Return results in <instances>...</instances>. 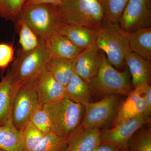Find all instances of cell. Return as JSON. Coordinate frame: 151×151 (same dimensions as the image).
<instances>
[{"instance_id": "1", "label": "cell", "mask_w": 151, "mask_h": 151, "mask_svg": "<svg viewBox=\"0 0 151 151\" xmlns=\"http://www.w3.org/2000/svg\"><path fill=\"white\" fill-rule=\"evenodd\" d=\"M95 45L105 53L107 59L117 70L125 69V59L130 50L129 33L122 29L119 23L103 22L97 28Z\"/></svg>"}, {"instance_id": "2", "label": "cell", "mask_w": 151, "mask_h": 151, "mask_svg": "<svg viewBox=\"0 0 151 151\" xmlns=\"http://www.w3.org/2000/svg\"><path fill=\"white\" fill-rule=\"evenodd\" d=\"M48 115L53 133L68 137L81 124L84 113V105L64 97L42 105Z\"/></svg>"}, {"instance_id": "3", "label": "cell", "mask_w": 151, "mask_h": 151, "mask_svg": "<svg viewBox=\"0 0 151 151\" xmlns=\"http://www.w3.org/2000/svg\"><path fill=\"white\" fill-rule=\"evenodd\" d=\"M45 42L40 39L38 46L28 52H21L9 70L14 83L19 88L34 83L38 75L45 70L50 59Z\"/></svg>"}, {"instance_id": "4", "label": "cell", "mask_w": 151, "mask_h": 151, "mask_svg": "<svg viewBox=\"0 0 151 151\" xmlns=\"http://www.w3.org/2000/svg\"><path fill=\"white\" fill-rule=\"evenodd\" d=\"M16 21L26 24L43 40L62 22L58 7L44 4L24 5Z\"/></svg>"}, {"instance_id": "5", "label": "cell", "mask_w": 151, "mask_h": 151, "mask_svg": "<svg viewBox=\"0 0 151 151\" xmlns=\"http://www.w3.org/2000/svg\"><path fill=\"white\" fill-rule=\"evenodd\" d=\"M89 84L94 94L103 97L113 94L127 96L134 89L126 68L117 70L102 51L98 72Z\"/></svg>"}, {"instance_id": "6", "label": "cell", "mask_w": 151, "mask_h": 151, "mask_svg": "<svg viewBox=\"0 0 151 151\" xmlns=\"http://www.w3.org/2000/svg\"><path fill=\"white\" fill-rule=\"evenodd\" d=\"M58 7L63 22L98 28L103 22L98 0H65Z\"/></svg>"}, {"instance_id": "7", "label": "cell", "mask_w": 151, "mask_h": 151, "mask_svg": "<svg viewBox=\"0 0 151 151\" xmlns=\"http://www.w3.org/2000/svg\"><path fill=\"white\" fill-rule=\"evenodd\" d=\"M120 95L106 96L97 102L84 105V115L79 127L83 129H100L113 122L122 103Z\"/></svg>"}, {"instance_id": "8", "label": "cell", "mask_w": 151, "mask_h": 151, "mask_svg": "<svg viewBox=\"0 0 151 151\" xmlns=\"http://www.w3.org/2000/svg\"><path fill=\"white\" fill-rule=\"evenodd\" d=\"M34 83L21 86L16 93L12 111L14 126L22 131L30 121L34 111L40 105Z\"/></svg>"}, {"instance_id": "9", "label": "cell", "mask_w": 151, "mask_h": 151, "mask_svg": "<svg viewBox=\"0 0 151 151\" xmlns=\"http://www.w3.org/2000/svg\"><path fill=\"white\" fill-rule=\"evenodd\" d=\"M150 121V117L143 113L111 129L101 131L100 143L111 144L127 150L128 143L133 135Z\"/></svg>"}, {"instance_id": "10", "label": "cell", "mask_w": 151, "mask_h": 151, "mask_svg": "<svg viewBox=\"0 0 151 151\" xmlns=\"http://www.w3.org/2000/svg\"><path fill=\"white\" fill-rule=\"evenodd\" d=\"M119 24L122 29L129 33L151 27V0H129Z\"/></svg>"}, {"instance_id": "11", "label": "cell", "mask_w": 151, "mask_h": 151, "mask_svg": "<svg viewBox=\"0 0 151 151\" xmlns=\"http://www.w3.org/2000/svg\"><path fill=\"white\" fill-rule=\"evenodd\" d=\"M150 85L138 86L130 92L126 100L120 104L117 115L112 122V127L145 113L146 93Z\"/></svg>"}, {"instance_id": "12", "label": "cell", "mask_w": 151, "mask_h": 151, "mask_svg": "<svg viewBox=\"0 0 151 151\" xmlns=\"http://www.w3.org/2000/svg\"><path fill=\"white\" fill-rule=\"evenodd\" d=\"M33 86L40 105L52 103L65 97V86L46 69L37 76Z\"/></svg>"}, {"instance_id": "13", "label": "cell", "mask_w": 151, "mask_h": 151, "mask_svg": "<svg viewBox=\"0 0 151 151\" xmlns=\"http://www.w3.org/2000/svg\"><path fill=\"white\" fill-rule=\"evenodd\" d=\"M101 53L102 51L94 45L82 50L76 58V73L89 84L97 75Z\"/></svg>"}, {"instance_id": "14", "label": "cell", "mask_w": 151, "mask_h": 151, "mask_svg": "<svg viewBox=\"0 0 151 151\" xmlns=\"http://www.w3.org/2000/svg\"><path fill=\"white\" fill-rule=\"evenodd\" d=\"M56 31L66 37L76 46L83 50L95 45L97 28L68 24L61 22Z\"/></svg>"}, {"instance_id": "15", "label": "cell", "mask_w": 151, "mask_h": 151, "mask_svg": "<svg viewBox=\"0 0 151 151\" xmlns=\"http://www.w3.org/2000/svg\"><path fill=\"white\" fill-rule=\"evenodd\" d=\"M101 130L83 129L78 126L68 136L65 151H92L100 144Z\"/></svg>"}, {"instance_id": "16", "label": "cell", "mask_w": 151, "mask_h": 151, "mask_svg": "<svg viewBox=\"0 0 151 151\" xmlns=\"http://www.w3.org/2000/svg\"><path fill=\"white\" fill-rule=\"evenodd\" d=\"M44 40L50 58L74 59L82 51L66 37L57 31H55Z\"/></svg>"}, {"instance_id": "17", "label": "cell", "mask_w": 151, "mask_h": 151, "mask_svg": "<svg viewBox=\"0 0 151 151\" xmlns=\"http://www.w3.org/2000/svg\"><path fill=\"white\" fill-rule=\"evenodd\" d=\"M125 63L132 76L134 88L150 85L151 78V61L130 51L126 55Z\"/></svg>"}, {"instance_id": "18", "label": "cell", "mask_w": 151, "mask_h": 151, "mask_svg": "<svg viewBox=\"0 0 151 151\" xmlns=\"http://www.w3.org/2000/svg\"><path fill=\"white\" fill-rule=\"evenodd\" d=\"M19 88L14 83L8 70L0 81V126L12 120L14 98Z\"/></svg>"}, {"instance_id": "19", "label": "cell", "mask_w": 151, "mask_h": 151, "mask_svg": "<svg viewBox=\"0 0 151 151\" xmlns=\"http://www.w3.org/2000/svg\"><path fill=\"white\" fill-rule=\"evenodd\" d=\"M94 94L90 84L76 73L65 86V97L84 106L92 102V95Z\"/></svg>"}, {"instance_id": "20", "label": "cell", "mask_w": 151, "mask_h": 151, "mask_svg": "<svg viewBox=\"0 0 151 151\" xmlns=\"http://www.w3.org/2000/svg\"><path fill=\"white\" fill-rule=\"evenodd\" d=\"M76 58L74 59L51 58L45 69L58 82L66 86L76 73Z\"/></svg>"}, {"instance_id": "21", "label": "cell", "mask_w": 151, "mask_h": 151, "mask_svg": "<svg viewBox=\"0 0 151 151\" xmlns=\"http://www.w3.org/2000/svg\"><path fill=\"white\" fill-rule=\"evenodd\" d=\"M0 149L4 151H24L22 132L14 126L12 120L0 126Z\"/></svg>"}, {"instance_id": "22", "label": "cell", "mask_w": 151, "mask_h": 151, "mask_svg": "<svg viewBox=\"0 0 151 151\" xmlns=\"http://www.w3.org/2000/svg\"><path fill=\"white\" fill-rule=\"evenodd\" d=\"M129 46L133 53L151 61V27L129 33Z\"/></svg>"}, {"instance_id": "23", "label": "cell", "mask_w": 151, "mask_h": 151, "mask_svg": "<svg viewBox=\"0 0 151 151\" xmlns=\"http://www.w3.org/2000/svg\"><path fill=\"white\" fill-rule=\"evenodd\" d=\"M103 12V22L119 23L129 0H98Z\"/></svg>"}, {"instance_id": "24", "label": "cell", "mask_w": 151, "mask_h": 151, "mask_svg": "<svg viewBox=\"0 0 151 151\" xmlns=\"http://www.w3.org/2000/svg\"><path fill=\"white\" fill-rule=\"evenodd\" d=\"M68 136L61 137L51 132L45 136L42 140L33 151H65Z\"/></svg>"}, {"instance_id": "25", "label": "cell", "mask_w": 151, "mask_h": 151, "mask_svg": "<svg viewBox=\"0 0 151 151\" xmlns=\"http://www.w3.org/2000/svg\"><path fill=\"white\" fill-rule=\"evenodd\" d=\"M127 151H151L150 129L138 130L129 141Z\"/></svg>"}, {"instance_id": "26", "label": "cell", "mask_w": 151, "mask_h": 151, "mask_svg": "<svg viewBox=\"0 0 151 151\" xmlns=\"http://www.w3.org/2000/svg\"><path fill=\"white\" fill-rule=\"evenodd\" d=\"M17 23L19 27V42L22 52H28L36 48L40 41L38 36L26 24L21 22Z\"/></svg>"}, {"instance_id": "27", "label": "cell", "mask_w": 151, "mask_h": 151, "mask_svg": "<svg viewBox=\"0 0 151 151\" xmlns=\"http://www.w3.org/2000/svg\"><path fill=\"white\" fill-rule=\"evenodd\" d=\"M24 151H33L40 144L45 134L29 122L22 130Z\"/></svg>"}, {"instance_id": "28", "label": "cell", "mask_w": 151, "mask_h": 151, "mask_svg": "<svg viewBox=\"0 0 151 151\" xmlns=\"http://www.w3.org/2000/svg\"><path fill=\"white\" fill-rule=\"evenodd\" d=\"M26 0H0V17L6 20H16Z\"/></svg>"}, {"instance_id": "29", "label": "cell", "mask_w": 151, "mask_h": 151, "mask_svg": "<svg viewBox=\"0 0 151 151\" xmlns=\"http://www.w3.org/2000/svg\"><path fill=\"white\" fill-rule=\"evenodd\" d=\"M30 122L45 135L52 132L50 120L42 105H40L33 113Z\"/></svg>"}, {"instance_id": "30", "label": "cell", "mask_w": 151, "mask_h": 151, "mask_svg": "<svg viewBox=\"0 0 151 151\" xmlns=\"http://www.w3.org/2000/svg\"><path fill=\"white\" fill-rule=\"evenodd\" d=\"M13 47L7 43H0V69H4L13 60Z\"/></svg>"}, {"instance_id": "31", "label": "cell", "mask_w": 151, "mask_h": 151, "mask_svg": "<svg viewBox=\"0 0 151 151\" xmlns=\"http://www.w3.org/2000/svg\"><path fill=\"white\" fill-rule=\"evenodd\" d=\"M65 1V0H26L24 5L44 4L58 6Z\"/></svg>"}, {"instance_id": "32", "label": "cell", "mask_w": 151, "mask_h": 151, "mask_svg": "<svg viewBox=\"0 0 151 151\" xmlns=\"http://www.w3.org/2000/svg\"><path fill=\"white\" fill-rule=\"evenodd\" d=\"M122 149L117 146L106 143H100L92 151H117Z\"/></svg>"}, {"instance_id": "33", "label": "cell", "mask_w": 151, "mask_h": 151, "mask_svg": "<svg viewBox=\"0 0 151 151\" xmlns=\"http://www.w3.org/2000/svg\"><path fill=\"white\" fill-rule=\"evenodd\" d=\"M146 108L144 114L150 117L151 113V86L150 84L148 87L146 95Z\"/></svg>"}, {"instance_id": "34", "label": "cell", "mask_w": 151, "mask_h": 151, "mask_svg": "<svg viewBox=\"0 0 151 151\" xmlns=\"http://www.w3.org/2000/svg\"><path fill=\"white\" fill-rule=\"evenodd\" d=\"M117 151H127V150H124V149H120V150Z\"/></svg>"}, {"instance_id": "35", "label": "cell", "mask_w": 151, "mask_h": 151, "mask_svg": "<svg viewBox=\"0 0 151 151\" xmlns=\"http://www.w3.org/2000/svg\"><path fill=\"white\" fill-rule=\"evenodd\" d=\"M0 151H4L2 150H1V149H0Z\"/></svg>"}]
</instances>
